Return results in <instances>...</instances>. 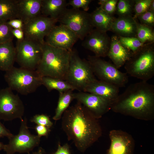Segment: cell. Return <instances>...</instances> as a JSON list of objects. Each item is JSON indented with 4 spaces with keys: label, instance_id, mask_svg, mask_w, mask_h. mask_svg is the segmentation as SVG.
Returning a JSON list of instances; mask_svg holds the SVG:
<instances>
[{
    "label": "cell",
    "instance_id": "1",
    "mask_svg": "<svg viewBox=\"0 0 154 154\" xmlns=\"http://www.w3.org/2000/svg\"><path fill=\"white\" fill-rule=\"evenodd\" d=\"M62 117V126L69 140L84 152L102 136V130L98 119L77 102L68 108Z\"/></svg>",
    "mask_w": 154,
    "mask_h": 154
},
{
    "label": "cell",
    "instance_id": "2",
    "mask_svg": "<svg viewBox=\"0 0 154 154\" xmlns=\"http://www.w3.org/2000/svg\"><path fill=\"white\" fill-rule=\"evenodd\" d=\"M116 113L150 121L154 118V86L141 81L129 85L119 94L111 109Z\"/></svg>",
    "mask_w": 154,
    "mask_h": 154
},
{
    "label": "cell",
    "instance_id": "3",
    "mask_svg": "<svg viewBox=\"0 0 154 154\" xmlns=\"http://www.w3.org/2000/svg\"><path fill=\"white\" fill-rule=\"evenodd\" d=\"M70 51L54 47L45 43L42 54L36 70L42 77H49L66 80Z\"/></svg>",
    "mask_w": 154,
    "mask_h": 154
},
{
    "label": "cell",
    "instance_id": "4",
    "mask_svg": "<svg viewBox=\"0 0 154 154\" xmlns=\"http://www.w3.org/2000/svg\"><path fill=\"white\" fill-rule=\"evenodd\" d=\"M153 43L146 44L132 54L124 65L126 73L141 81L147 82L154 75V49Z\"/></svg>",
    "mask_w": 154,
    "mask_h": 154
},
{
    "label": "cell",
    "instance_id": "5",
    "mask_svg": "<svg viewBox=\"0 0 154 154\" xmlns=\"http://www.w3.org/2000/svg\"><path fill=\"white\" fill-rule=\"evenodd\" d=\"M5 79L9 87L23 95L33 93L42 85V77L36 70L13 66L6 72Z\"/></svg>",
    "mask_w": 154,
    "mask_h": 154
},
{
    "label": "cell",
    "instance_id": "6",
    "mask_svg": "<svg viewBox=\"0 0 154 154\" xmlns=\"http://www.w3.org/2000/svg\"><path fill=\"white\" fill-rule=\"evenodd\" d=\"M96 79L88 61L82 59L75 50L70 51L66 81L74 90L84 92L87 86Z\"/></svg>",
    "mask_w": 154,
    "mask_h": 154
},
{
    "label": "cell",
    "instance_id": "7",
    "mask_svg": "<svg viewBox=\"0 0 154 154\" xmlns=\"http://www.w3.org/2000/svg\"><path fill=\"white\" fill-rule=\"evenodd\" d=\"M87 60L94 75L99 80L119 88L125 87L128 82L127 74L119 70L113 64L95 56H88Z\"/></svg>",
    "mask_w": 154,
    "mask_h": 154
},
{
    "label": "cell",
    "instance_id": "8",
    "mask_svg": "<svg viewBox=\"0 0 154 154\" xmlns=\"http://www.w3.org/2000/svg\"><path fill=\"white\" fill-rule=\"evenodd\" d=\"M43 44L25 38L17 40L15 47V62L21 67L36 70L42 56Z\"/></svg>",
    "mask_w": 154,
    "mask_h": 154
},
{
    "label": "cell",
    "instance_id": "9",
    "mask_svg": "<svg viewBox=\"0 0 154 154\" xmlns=\"http://www.w3.org/2000/svg\"><path fill=\"white\" fill-rule=\"evenodd\" d=\"M71 30L79 39L83 40L94 29L90 14L80 9H67L57 20Z\"/></svg>",
    "mask_w": 154,
    "mask_h": 154
},
{
    "label": "cell",
    "instance_id": "10",
    "mask_svg": "<svg viewBox=\"0 0 154 154\" xmlns=\"http://www.w3.org/2000/svg\"><path fill=\"white\" fill-rule=\"evenodd\" d=\"M21 125L18 133L8 138V143L5 145L3 150L6 154L29 152L38 146L40 137L32 134L27 126V120L25 117L21 119Z\"/></svg>",
    "mask_w": 154,
    "mask_h": 154
},
{
    "label": "cell",
    "instance_id": "11",
    "mask_svg": "<svg viewBox=\"0 0 154 154\" xmlns=\"http://www.w3.org/2000/svg\"><path fill=\"white\" fill-rule=\"evenodd\" d=\"M25 110L22 101L11 89L8 87L0 90V119L4 121L21 120Z\"/></svg>",
    "mask_w": 154,
    "mask_h": 154
},
{
    "label": "cell",
    "instance_id": "12",
    "mask_svg": "<svg viewBox=\"0 0 154 154\" xmlns=\"http://www.w3.org/2000/svg\"><path fill=\"white\" fill-rule=\"evenodd\" d=\"M57 21L42 15L23 23L22 29L24 38L45 43L44 38Z\"/></svg>",
    "mask_w": 154,
    "mask_h": 154
},
{
    "label": "cell",
    "instance_id": "13",
    "mask_svg": "<svg viewBox=\"0 0 154 154\" xmlns=\"http://www.w3.org/2000/svg\"><path fill=\"white\" fill-rule=\"evenodd\" d=\"M45 38L47 44L70 51L79 39L72 31L61 24L54 26Z\"/></svg>",
    "mask_w": 154,
    "mask_h": 154
},
{
    "label": "cell",
    "instance_id": "14",
    "mask_svg": "<svg viewBox=\"0 0 154 154\" xmlns=\"http://www.w3.org/2000/svg\"><path fill=\"white\" fill-rule=\"evenodd\" d=\"M74 99L81 104L95 118H101L110 109L111 104L96 94L83 91L74 93Z\"/></svg>",
    "mask_w": 154,
    "mask_h": 154
},
{
    "label": "cell",
    "instance_id": "15",
    "mask_svg": "<svg viewBox=\"0 0 154 154\" xmlns=\"http://www.w3.org/2000/svg\"><path fill=\"white\" fill-rule=\"evenodd\" d=\"M83 40L82 46L93 52L95 56L100 58L107 56L110 46L111 38L107 32L93 29Z\"/></svg>",
    "mask_w": 154,
    "mask_h": 154
},
{
    "label": "cell",
    "instance_id": "16",
    "mask_svg": "<svg viewBox=\"0 0 154 154\" xmlns=\"http://www.w3.org/2000/svg\"><path fill=\"white\" fill-rule=\"evenodd\" d=\"M109 136L110 145L107 154H133L135 143L132 136L121 130H112Z\"/></svg>",
    "mask_w": 154,
    "mask_h": 154
},
{
    "label": "cell",
    "instance_id": "17",
    "mask_svg": "<svg viewBox=\"0 0 154 154\" xmlns=\"http://www.w3.org/2000/svg\"><path fill=\"white\" fill-rule=\"evenodd\" d=\"M84 92L101 97L109 102L111 106L119 95V88L109 83L96 79L87 86Z\"/></svg>",
    "mask_w": 154,
    "mask_h": 154
},
{
    "label": "cell",
    "instance_id": "18",
    "mask_svg": "<svg viewBox=\"0 0 154 154\" xmlns=\"http://www.w3.org/2000/svg\"><path fill=\"white\" fill-rule=\"evenodd\" d=\"M132 54L131 51L121 44L117 36L114 35L112 37L110 46L107 56L117 69L124 65L130 58Z\"/></svg>",
    "mask_w": 154,
    "mask_h": 154
},
{
    "label": "cell",
    "instance_id": "19",
    "mask_svg": "<svg viewBox=\"0 0 154 154\" xmlns=\"http://www.w3.org/2000/svg\"><path fill=\"white\" fill-rule=\"evenodd\" d=\"M135 19L131 15L116 18L110 31L117 36L136 37L137 22Z\"/></svg>",
    "mask_w": 154,
    "mask_h": 154
},
{
    "label": "cell",
    "instance_id": "20",
    "mask_svg": "<svg viewBox=\"0 0 154 154\" xmlns=\"http://www.w3.org/2000/svg\"><path fill=\"white\" fill-rule=\"evenodd\" d=\"M42 0H17V18L23 23L41 15Z\"/></svg>",
    "mask_w": 154,
    "mask_h": 154
},
{
    "label": "cell",
    "instance_id": "21",
    "mask_svg": "<svg viewBox=\"0 0 154 154\" xmlns=\"http://www.w3.org/2000/svg\"><path fill=\"white\" fill-rule=\"evenodd\" d=\"M65 0H42L41 15L57 20L67 9Z\"/></svg>",
    "mask_w": 154,
    "mask_h": 154
},
{
    "label": "cell",
    "instance_id": "22",
    "mask_svg": "<svg viewBox=\"0 0 154 154\" xmlns=\"http://www.w3.org/2000/svg\"><path fill=\"white\" fill-rule=\"evenodd\" d=\"M90 14L92 23L96 29L106 32L110 31L116 18L112 15L107 13L100 7Z\"/></svg>",
    "mask_w": 154,
    "mask_h": 154
},
{
    "label": "cell",
    "instance_id": "23",
    "mask_svg": "<svg viewBox=\"0 0 154 154\" xmlns=\"http://www.w3.org/2000/svg\"><path fill=\"white\" fill-rule=\"evenodd\" d=\"M16 50L13 41L0 44V70L7 71L15 62Z\"/></svg>",
    "mask_w": 154,
    "mask_h": 154
},
{
    "label": "cell",
    "instance_id": "24",
    "mask_svg": "<svg viewBox=\"0 0 154 154\" xmlns=\"http://www.w3.org/2000/svg\"><path fill=\"white\" fill-rule=\"evenodd\" d=\"M17 0H0V23L17 18Z\"/></svg>",
    "mask_w": 154,
    "mask_h": 154
},
{
    "label": "cell",
    "instance_id": "25",
    "mask_svg": "<svg viewBox=\"0 0 154 154\" xmlns=\"http://www.w3.org/2000/svg\"><path fill=\"white\" fill-rule=\"evenodd\" d=\"M73 90H69L59 92V96L55 114L53 119H60L64 112L68 108L71 102L74 100Z\"/></svg>",
    "mask_w": 154,
    "mask_h": 154
},
{
    "label": "cell",
    "instance_id": "26",
    "mask_svg": "<svg viewBox=\"0 0 154 154\" xmlns=\"http://www.w3.org/2000/svg\"><path fill=\"white\" fill-rule=\"evenodd\" d=\"M42 85L46 87L49 92L55 90L59 92L69 90H74V88L65 80L49 77H42Z\"/></svg>",
    "mask_w": 154,
    "mask_h": 154
},
{
    "label": "cell",
    "instance_id": "27",
    "mask_svg": "<svg viewBox=\"0 0 154 154\" xmlns=\"http://www.w3.org/2000/svg\"><path fill=\"white\" fill-rule=\"evenodd\" d=\"M136 37L143 43H153L154 41L153 28L137 22Z\"/></svg>",
    "mask_w": 154,
    "mask_h": 154
},
{
    "label": "cell",
    "instance_id": "28",
    "mask_svg": "<svg viewBox=\"0 0 154 154\" xmlns=\"http://www.w3.org/2000/svg\"><path fill=\"white\" fill-rule=\"evenodd\" d=\"M118 37L121 44L132 54L137 52L147 44L141 42L136 37Z\"/></svg>",
    "mask_w": 154,
    "mask_h": 154
},
{
    "label": "cell",
    "instance_id": "29",
    "mask_svg": "<svg viewBox=\"0 0 154 154\" xmlns=\"http://www.w3.org/2000/svg\"><path fill=\"white\" fill-rule=\"evenodd\" d=\"M134 1L129 0H119L117 2L116 12L119 17L131 16L133 10Z\"/></svg>",
    "mask_w": 154,
    "mask_h": 154
},
{
    "label": "cell",
    "instance_id": "30",
    "mask_svg": "<svg viewBox=\"0 0 154 154\" xmlns=\"http://www.w3.org/2000/svg\"><path fill=\"white\" fill-rule=\"evenodd\" d=\"M153 0H138L134 1L133 10L135 15L134 18L149 10Z\"/></svg>",
    "mask_w": 154,
    "mask_h": 154
},
{
    "label": "cell",
    "instance_id": "31",
    "mask_svg": "<svg viewBox=\"0 0 154 154\" xmlns=\"http://www.w3.org/2000/svg\"><path fill=\"white\" fill-rule=\"evenodd\" d=\"M13 28L6 23H0V44L13 41Z\"/></svg>",
    "mask_w": 154,
    "mask_h": 154
},
{
    "label": "cell",
    "instance_id": "32",
    "mask_svg": "<svg viewBox=\"0 0 154 154\" xmlns=\"http://www.w3.org/2000/svg\"><path fill=\"white\" fill-rule=\"evenodd\" d=\"M118 0H100L98 4L104 11L110 15H112L116 11V7Z\"/></svg>",
    "mask_w": 154,
    "mask_h": 154
},
{
    "label": "cell",
    "instance_id": "33",
    "mask_svg": "<svg viewBox=\"0 0 154 154\" xmlns=\"http://www.w3.org/2000/svg\"><path fill=\"white\" fill-rule=\"evenodd\" d=\"M30 121L37 125L44 126L49 128L52 127L53 125L49 117L44 114L35 115L31 118Z\"/></svg>",
    "mask_w": 154,
    "mask_h": 154
},
{
    "label": "cell",
    "instance_id": "34",
    "mask_svg": "<svg viewBox=\"0 0 154 154\" xmlns=\"http://www.w3.org/2000/svg\"><path fill=\"white\" fill-rule=\"evenodd\" d=\"M141 23L152 27L154 24V11L150 10L137 17Z\"/></svg>",
    "mask_w": 154,
    "mask_h": 154
},
{
    "label": "cell",
    "instance_id": "35",
    "mask_svg": "<svg viewBox=\"0 0 154 154\" xmlns=\"http://www.w3.org/2000/svg\"><path fill=\"white\" fill-rule=\"evenodd\" d=\"M92 1L91 0H70L68 4L71 5L73 8L82 9L83 10L87 12L89 9V5Z\"/></svg>",
    "mask_w": 154,
    "mask_h": 154
},
{
    "label": "cell",
    "instance_id": "36",
    "mask_svg": "<svg viewBox=\"0 0 154 154\" xmlns=\"http://www.w3.org/2000/svg\"><path fill=\"white\" fill-rule=\"evenodd\" d=\"M35 129L37 135L40 137L43 136L47 137L50 131V128L42 125H37Z\"/></svg>",
    "mask_w": 154,
    "mask_h": 154
},
{
    "label": "cell",
    "instance_id": "37",
    "mask_svg": "<svg viewBox=\"0 0 154 154\" xmlns=\"http://www.w3.org/2000/svg\"><path fill=\"white\" fill-rule=\"evenodd\" d=\"M6 23L13 29H22L23 28V23L19 19H12Z\"/></svg>",
    "mask_w": 154,
    "mask_h": 154
},
{
    "label": "cell",
    "instance_id": "38",
    "mask_svg": "<svg viewBox=\"0 0 154 154\" xmlns=\"http://www.w3.org/2000/svg\"><path fill=\"white\" fill-rule=\"evenodd\" d=\"M54 154H72L68 145L66 143L62 146L60 143L58 144V148Z\"/></svg>",
    "mask_w": 154,
    "mask_h": 154
},
{
    "label": "cell",
    "instance_id": "39",
    "mask_svg": "<svg viewBox=\"0 0 154 154\" xmlns=\"http://www.w3.org/2000/svg\"><path fill=\"white\" fill-rule=\"evenodd\" d=\"M13 134L0 121V138L7 137L8 138Z\"/></svg>",
    "mask_w": 154,
    "mask_h": 154
},
{
    "label": "cell",
    "instance_id": "40",
    "mask_svg": "<svg viewBox=\"0 0 154 154\" xmlns=\"http://www.w3.org/2000/svg\"><path fill=\"white\" fill-rule=\"evenodd\" d=\"M12 33L18 40H23L24 38V33L22 29H13L12 30Z\"/></svg>",
    "mask_w": 154,
    "mask_h": 154
},
{
    "label": "cell",
    "instance_id": "41",
    "mask_svg": "<svg viewBox=\"0 0 154 154\" xmlns=\"http://www.w3.org/2000/svg\"><path fill=\"white\" fill-rule=\"evenodd\" d=\"M45 153L44 150L42 148L40 147L37 151L33 152L31 154L28 153V154H44Z\"/></svg>",
    "mask_w": 154,
    "mask_h": 154
},
{
    "label": "cell",
    "instance_id": "42",
    "mask_svg": "<svg viewBox=\"0 0 154 154\" xmlns=\"http://www.w3.org/2000/svg\"><path fill=\"white\" fill-rule=\"evenodd\" d=\"M149 10L154 11V1L153 0V1L152 2L150 7Z\"/></svg>",
    "mask_w": 154,
    "mask_h": 154
},
{
    "label": "cell",
    "instance_id": "43",
    "mask_svg": "<svg viewBox=\"0 0 154 154\" xmlns=\"http://www.w3.org/2000/svg\"><path fill=\"white\" fill-rule=\"evenodd\" d=\"M5 145L1 142H0V151L3 150L4 147Z\"/></svg>",
    "mask_w": 154,
    "mask_h": 154
}]
</instances>
